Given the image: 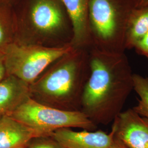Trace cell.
<instances>
[{
    "instance_id": "obj_13",
    "label": "cell",
    "mask_w": 148,
    "mask_h": 148,
    "mask_svg": "<svg viewBox=\"0 0 148 148\" xmlns=\"http://www.w3.org/2000/svg\"><path fill=\"white\" fill-rule=\"evenodd\" d=\"M148 32V5L134 8L127 29L126 49L134 47L136 43Z\"/></svg>"
},
{
    "instance_id": "obj_1",
    "label": "cell",
    "mask_w": 148,
    "mask_h": 148,
    "mask_svg": "<svg viewBox=\"0 0 148 148\" xmlns=\"http://www.w3.org/2000/svg\"><path fill=\"white\" fill-rule=\"evenodd\" d=\"M90 73L81 103L95 124L112 122L122 111L133 90V73L125 53H110L95 48L89 57Z\"/></svg>"
},
{
    "instance_id": "obj_15",
    "label": "cell",
    "mask_w": 148,
    "mask_h": 148,
    "mask_svg": "<svg viewBox=\"0 0 148 148\" xmlns=\"http://www.w3.org/2000/svg\"><path fill=\"white\" fill-rule=\"evenodd\" d=\"M48 137L37 138L36 140H34L28 148H64L54 139H49Z\"/></svg>"
},
{
    "instance_id": "obj_10",
    "label": "cell",
    "mask_w": 148,
    "mask_h": 148,
    "mask_svg": "<svg viewBox=\"0 0 148 148\" xmlns=\"http://www.w3.org/2000/svg\"><path fill=\"white\" fill-rule=\"evenodd\" d=\"M73 26V43L77 47L91 43L88 10L90 0H62Z\"/></svg>"
},
{
    "instance_id": "obj_4",
    "label": "cell",
    "mask_w": 148,
    "mask_h": 148,
    "mask_svg": "<svg viewBox=\"0 0 148 148\" xmlns=\"http://www.w3.org/2000/svg\"><path fill=\"white\" fill-rule=\"evenodd\" d=\"M73 51L70 45L48 47L24 45L16 41L7 47L3 56L7 75L15 76L29 85L51 64Z\"/></svg>"
},
{
    "instance_id": "obj_21",
    "label": "cell",
    "mask_w": 148,
    "mask_h": 148,
    "mask_svg": "<svg viewBox=\"0 0 148 148\" xmlns=\"http://www.w3.org/2000/svg\"><path fill=\"white\" fill-rule=\"evenodd\" d=\"M27 148V146H25V147H21V148Z\"/></svg>"
},
{
    "instance_id": "obj_17",
    "label": "cell",
    "mask_w": 148,
    "mask_h": 148,
    "mask_svg": "<svg viewBox=\"0 0 148 148\" xmlns=\"http://www.w3.org/2000/svg\"><path fill=\"white\" fill-rule=\"evenodd\" d=\"M7 75L3 56L0 57V81L3 79Z\"/></svg>"
},
{
    "instance_id": "obj_22",
    "label": "cell",
    "mask_w": 148,
    "mask_h": 148,
    "mask_svg": "<svg viewBox=\"0 0 148 148\" xmlns=\"http://www.w3.org/2000/svg\"><path fill=\"white\" fill-rule=\"evenodd\" d=\"M2 115H1V114H0V117H1V116H2Z\"/></svg>"
},
{
    "instance_id": "obj_7",
    "label": "cell",
    "mask_w": 148,
    "mask_h": 148,
    "mask_svg": "<svg viewBox=\"0 0 148 148\" xmlns=\"http://www.w3.org/2000/svg\"><path fill=\"white\" fill-rule=\"evenodd\" d=\"M28 20L32 29L38 34L50 35L63 27V12L56 0H34L30 7Z\"/></svg>"
},
{
    "instance_id": "obj_20",
    "label": "cell",
    "mask_w": 148,
    "mask_h": 148,
    "mask_svg": "<svg viewBox=\"0 0 148 148\" xmlns=\"http://www.w3.org/2000/svg\"><path fill=\"white\" fill-rule=\"evenodd\" d=\"M16 0H0V2L8 5H12L16 2Z\"/></svg>"
},
{
    "instance_id": "obj_2",
    "label": "cell",
    "mask_w": 148,
    "mask_h": 148,
    "mask_svg": "<svg viewBox=\"0 0 148 148\" xmlns=\"http://www.w3.org/2000/svg\"><path fill=\"white\" fill-rule=\"evenodd\" d=\"M134 9L131 0H90L91 42L110 53H125L128 23Z\"/></svg>"
},
{
    "instance_id": "obj_18",
    "label": "cell",
    "mask_w": 148,
    "mask_h": 148,
    "mask_svg": "<svg viewBox=\"0 0 148 148\" xmlns=\"http://www.w3.org/2000/svg\"><path fill=\"white\" fill-rule=\"evenodd\" d=\"M134 8H140L148 5V0H131Z\"/></svg>"
},
{
    "instance_id": "obj_3",
    "label": "cell",
    "mask_w": 148,
    "mask_h": 148,
    "mask_svg": "<svg viewBox=\"0 0 148 148\" xmlns=\"http://www.w3.org/2000/svg\"><path fill=\"white\" fill-rule=\"evenodd\" d=\"M7 115L34 129L42 137H50L55 131L63 128L78 127L90 131L96 128L95 123L82 111H65L53 108L30 97Z\"/></svg>"
},
{
    "instance_id": "obj_9",
    "label": "cell",
    "mask_w": 148,
    "mask_h": 148,
    "mask_svg": "<svg viewBox=\"0 0 148 148\" xmlns=\"http://www.w3.org/2000/svg\"><path fill=\"white\" fill-rule=\"evenodd\" d=\"M42 137L34 129L8 115L0 117V148H18L27 146L32 139Z\"/></svg>"
},
{
    "instance_id": "obj_8",
    "label": "cell",
    "mask_w": 148,
    "mask_h": 148,
    "mask_svg": "<svg viewBox=\"0 0 148 148\" xmlns=\"http://www.w3.org/2000/svg\"><path fill=\"white\" fill-rule=\"evenodd\" d=\"M64 148H109L114 139L112 132L75 131L69 128L55 131L50 136Z\"/></svg>"
},
{
    "instance_id": "obj_6",
    "label": "cell",
    "mask_w": 148,
    "mask_h": 148,
    "mask_svg": "<svg viewBox=\"0 0 148 148\" xmlns=\"http://www.w3.org/2000/svg\"><path fill=\"white\" fill-rule=\"evenodd\" d=\"M111 132L127 148H148V118L133 108L122 111L115 117Z\"/></svg>"
},
{
    "instance_id": "obj_12",
    "label": "cell",
    "mask_w": 148,
    "mask_h": 148,
    "mask_svg": "<svg viewBox=\"0 0 148 148\" xmlns=\"http://www.w3.org/2000/svg\"><path fill=\"white\" fill-rule=\"evenodd\" d=\"M18 33V23L12 5L0 2V57L6 49L15 42Z\"/></svg>"
},
{
    "instance_id": "obj_16",
    "label": "cell",
    "mask_w": 148,
    "mask_h": 148,
    "mask_svg": "<svg viewBox=\"0 0 148 148\" xmlns=\"http://www.w3.org/2000/svg\"><path fill=\"white\" fill-rule=\"evenodd\" d=\"M134 48L139 54L148 59V32L136 43Z\"/></svg>"
},
{
    "instance_id": "obj_14",
    "label": "cell",
    "mask_w": 148,
    "mask_h": 148,
    "mask_svg": "<svg viewBox=\"0 0 148 148\" xmlns=\"http://www.w3.org/2000/svg\"><path fill=\"white\" fill-rule=\"evenodd\" d=\"M133 90L139 99L133 110L143 116L148 118V76L133 74Z\"/></svg>"
},
{
    "instance_id": "obj_19",
    "label": "cell",
    "mask_w": 148,
    "mask_h": 148,
    "mask_svg": "<svg viewBox=\"0 0 148 148\" xmlns=\"http://www.w3.org/2000/svg\"><path fill=\"white\" fill-rule=\"evenodd\" d=\"M109 148H127L121 142L114 136L113 142Z\"/></svg>"
},
{
    "instance_id": "obj_11",
    "label": "cell",
    "mask_w": 148,
    "mask_h": 148,
    "mask_svg": "<svg viewBox=\"0 0 148 148\" xmlns=\"http://www.w3.org/2000/svg\"><path fill=\"white\" fill-rule=\"evenodd\" d=\"M29 85L12 75L0 81V114L12 112L29 97Z\"/></svg>"
},
{
    "instance_id": "obj_5",
    "label": "cell",
    "mask_w": 148,
    "mask_h": 148,
    "mask_svg": "<svg viewBox=\"0 0 148 148\" xmlns=\"http://www.w3.org/2000/svg\"><path fill=\"white\" fill-rule=\"evenodd\" d=\"M86 60L82 52L73 51L68 58H65L45 74L37 82L35 90L40 95L56 100L64 99L79 90L84 79Z\"/></svg>"
}]
</instances>
